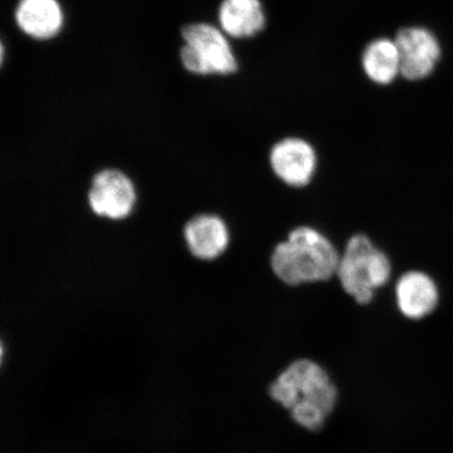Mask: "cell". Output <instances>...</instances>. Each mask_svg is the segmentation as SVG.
I'll return each instance as SVG.
<instances>
[{
	"instance_id": "cell-4",
	"label": "cell",
	"mask_w": 453,
	"mask_h": 453,
	"mask_svg": "<svg viewBox=\"0 0 453 453\" xmlns=\"http://www.w3.org/2000/svg\"><path fill=\"white\" fill-rule=\"evenodd\" d=\"M185 45L180 49V61L185 69L202 76L234 75L239 71V62L219 28L207 24H194L183 27Z\"/></svg>"
},
{
	"instance_id": "cell-1",
	"label": "cell",
	"mask_w": 453,
	"mask_h": 453,
	"mask_svg": "<svg viewBox=\"0 0 453 453\" xmlns=\"http://www.w3.org/2000/svg\"><path fill=\"white\" fill-rule=\"evenodd\" d=\"M269 398L288 412L292 422L310 434L326 427L336 411L339 390L319 362L298 358L287 365L269 383Z\"/></svg>"
},
{
	"instance_id": "cell-7",
	"label": "cell",
	"mask_w": 453,
	"mask_h": 453,
	"mask_svg": "<svg viewBox=\"0 0 453 453\" xmlns=\"http://www.w3.org/2000/svg\"><path fill=\"white\" fill-rule=\"evenodd\" d=\"M401 59V77L409 82L428 78L437 66L441 48L432 32L423 27H405L396 34Z\"/></svg>"
},
{
	"instance_id": "cell-6",
	"label": "cell",
	"mask_w": 453,
	"mask_h": 453,
	"mask_svg": "<svg viewBox=\"0 0 453 453\" xmlns=\"http://www.w3.org/2000/svg\"><path fill=\"white\" fill-rule=\"evenodd\" d=\"M395 307L404 319L420 321L433 315L440 303L437 281L426 271L411 268L394 280Z\"/></svg>"
},
{
	"instance_id": "cell-9",
	"label": "cell",
	"mask_w": 453,
	"mask_h": 453,
	"mask_svg": "<svg viewBox=\"0 0 453 453\" xmlns=\"http://www.w3.org/2000/svg\"><path fill=\"white\" fill-rule=\"evenodd\" d=\"M185 240L194 257L212 262L229 250L234 235L224 218L219 214L203 213L187 223Z\"/></svg>"
},
{
	"instance_id": "cell-12",
	"label": "cell",
	"mask_w": 453,
	"mask_h": 453,
	"mask_svg": "<svg viewBox=\"0 0 453 453\" xmlns=\"http://www.w3.org/2000/svg\"><path fill=\"white\" fill-rule=\"evenodd\" d=\"M219 19L226 35L234 38L252 37L265 26V15L259 0H224Z\"/></svg>"
},
{
	"instance_id": "cell-5",
	"label": "cell",
	"mask_w": 453,
	"mask_h": 453,
	"mask_svg": "<svg viewBox=\"0 0 453 453\" xmlns=\"http://www.w3.org/2000/svg\"><path fill=\"white\" fill-rule=\"evenodd\" d=\"M268 163L272 173L282 185L303 189L314 182L320 157L313 142L303 135L290 134L271 146Z\"/></svg>"
},
{
	"instance_id": "cell-10",
	"label": "cell",
	"mask_w": 453,
	"mask_h": 453,
	"mask_svg": "<svg viewBox=\"0 0 453 453\" xmlns=\"http://www.w3.org/2000/svg\"><path fill=\"white\" fill-rule=\"evenodd\" d=\"M15 19L27 36L48 41L59 33L64 14L57 0H20Z\"/></svg>"
},
{
	"instance_id": "cell-3",
	"label": "cell",
	"mask_w": 453,
	"mask_h": 453,
	"mask_svg": "<svg viewBox=\"0 0 453 453\" xmlns=\"http://www.w3.org/2000/svg\"><path fill=\"white\" fill-rule=\"evenodd\" d=\"M395 280L392 258L366 234H355L340 253L336 280L359 307H368Z\"/></svg>"
},
{
	"instance_id": "cell-2",
	"label": "cell",
	"mask_w": 453,
	"mask_h": 453,
	"mask_svg": "<svg viewBox=\"0 0 453 453\" xmlns=\"http://www.w3.org/2000/svg\"><path fill=\"white\" fill-rule=\"evenodd\" d=\"M339 247L325 232L311 225H299L274 247L270 267L283 285L298 288L336 279Z\"/></svg>"
},
{
	"instance_id": "cell-11",
	"label": "cell",
	"mask_w": 453,
	"mask_h": 453,
	"mask_svg": "<svg viewBox=\"0 0 453 453\" xmlns=\"http://www.w3.org/2000/svg\"><path fill=\"white\" fill-rule=\"evenodd\" d=\"M362 73L376 87L388 88L401 76L398 47L388 38L377 39L365 49L361 56Z\"/></svg>"
},
{
	"instance_id": "cell-8",
	"label": "cell",
	"mask_w": 453,
	"mask_h": 453,
	"mask_svg": "<svg viewBox=\"0 0 453 453\" xmlns=\"http://www.w3.org/2000/svg\"><path fill=\"white\" fill-rule=\"evenodd\" d=\"M135 190L127 175L116 169L95 175L88 191V203L99 217L121 219L133 211Z\"/></svg>"
}]
</instances>
